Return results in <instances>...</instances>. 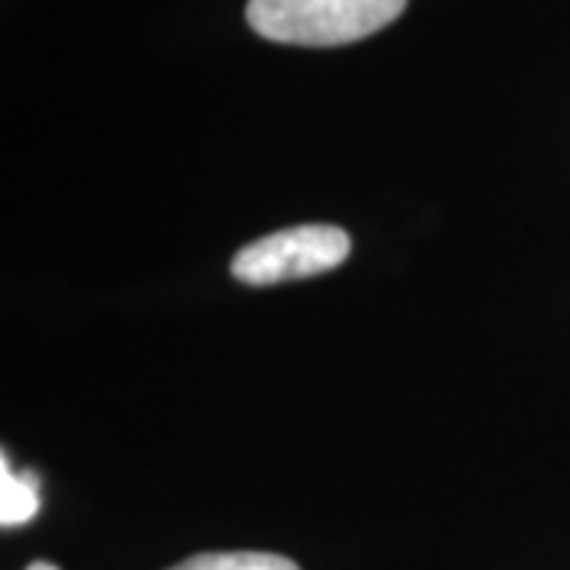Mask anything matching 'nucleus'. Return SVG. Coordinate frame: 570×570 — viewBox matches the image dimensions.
<instances>
[{
  "mask_svg": "<svg viewBox=\"0 0 570 570\" xmlns=\"http://www.w3.org/2000/svg\"><path fill=\"white\" fill-rule=\"evenodd\" d=\"M403 10L406 0H247V22L269 41L336 48L381 32Z\"/></svg>",
  "mask_w": 570,
  "mask_h": 570,
  "instance_id": "nucleus-1",
  "label": "nucleus"
},
{
  "mask_svg": "<svg viewBox=\"0 0 570 570\" xmlns=\"http://www.w3.org/2000/svg\"><path fill=\"white\" fill-rule=\"evenodd\" d=\"M352 242L336 225H295L242 247L232 276L247 285H276L330 273L346 264Z\"/></svg>",
  "mask_w": 570,
  "mask_h": 570,
  "instance_id": "nucleus-2",
  "label": "nucleus"
},
{
  "mask_svg": "<svg viewBox=\"0 0 570 570\" xmlns=\"http://www.w3.org/2000/svg\"><path fill=\"white\" fill-rule=\"evenodd\" d=\"M39 513V479L32 472H13L10 460H0V523L22 527Z\"/></svg>",
  "mask_w": 570,
  "mask_h": 570,
  "instance_id": "nucleus-3",
  "label": "nucleus"
},
{
  "mask_svg": "<svg viewBox=\"0 0 570 570\" xmlns=\"http://www.w3.org/2000/svg\"><path fill=\"white\" fill-rule=\"evenodd\" d=\"M168 570H298V564L269 551H209Z\"/></svg>",
  "mask_w": 570,
  "mask_h": 570,
  "instance_id": "nucleus-4",
  "label": "nucleus"
},
{
  "mask_svg": "<svg viewBox=\"0 0 570 570\" xmlns=\"http://www.w3.org/2000/svg\"><path fill=\"white\" fill-rule=\"evenodd\" d=\"M26 570H58L55 564H48V561H36V564H29Z\"/></svg>",
  "mask_w": 570,
  "mask_h": 570,
  "instance_id": "nucleus-5",
  "label": "nucleus"
}]
</instances>
